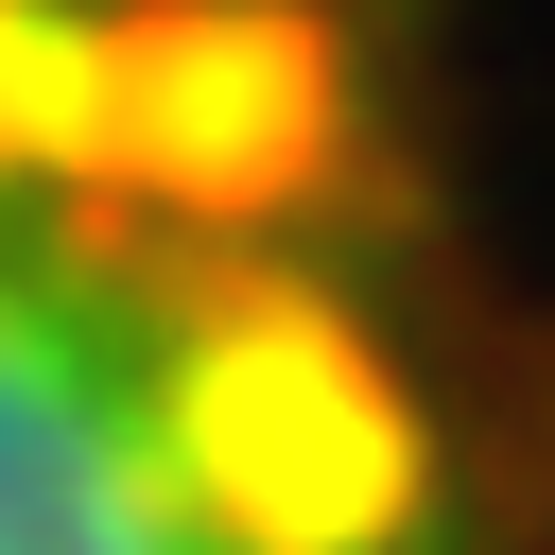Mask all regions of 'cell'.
<instances>
[{
  "label": "cell",
  "mask_w": 555,
  "mask_h": 555,
  "mask_svg": "<svg viewBox=\"0 0 555 555\" xmlns=\"http://www.w3.org/2000/svg\"><path fill=\"white\" fill-rule=\"evenodd\" d=\"M0 555H555L399 0H0Z\"/></svg>",
  "instance_id": "6da1fadb"
}]
</instances>
